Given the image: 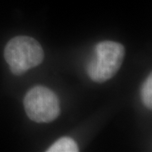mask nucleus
Returning <instances> with one entry per match:
<instances>
[{
	"label": "nucleus",
	"instance_id": "2",
	"mask_svg": "<svg viewBox=\"0 0 152 152\" xmlns=\"http://www.w3.org/2000/svg\"><path fill=\"white\" fill-rule=\"evenodd\" d=\"M44 53L37 40L26 36L11 39L4 49V58L11 72L20 75L42 64Z\"/></svg>",
	"mask_w": 152,
	"mask_h": 152
},
{
	"label": "nucleus",
	"instance_id": "5",
	"mask_svg": "<svg viewBox=\"0 0 152 152\" xmlns=\"http://www.w3.org/2000/svg\"><path fill=\"white\" fill-rule=\"evenodd\" d=\"M141 99L147 108L152 107V76L150 75L141 87Z\"/></svg>",
	"mask_w": 152,
	"mask_h": 152
},
{
	"label": "nucleus",
	"instance_id": "3",
	"mask_svg": "<svg viewBox=\"0 0 152 152\" xmlns=\"http://www.w3.org/2000/svg\"><path fill=\"white\" fill-rule=\"evenodd\" d=\"M24 107L29 118L37 123H50L60 113L59 100L50 89L36 86L24 98Z\"/></svg>",
	"mask_w": 152,
	"mask_h": 152
},
{
	"label": "nucleus",
	"instance_id": "4",
	"mask_svg": "<svg viewBox=\"0 0 152 152\" xmlns=\"http://www.w3.org/2000/svg\"><path fill=\"white\" fill-rule=\"evenodd\" d=\"M48 152H77L79 148L75 141L69 137H63L54 142L47 151Z\"/></svg>",
	"mask_w": 152,
	"mask_h": 152
},
{
	"label": "nucleus",
	"instance_id": "1",
	"mask_svg": "<svg viewBox=\"0 0 152 152\" xmlns=\"http://www.w3.org/2000/svg\"><path fill=\"white\" fill-rule=\"evenodd\" d=\"M124 53V46L118 42L104 41L96 44L86 68L89 77L98 83L110 80L119 70Z\"/></svg>",
	"mask_w": 152,
	"mask_h": 152
}]
</instances>
